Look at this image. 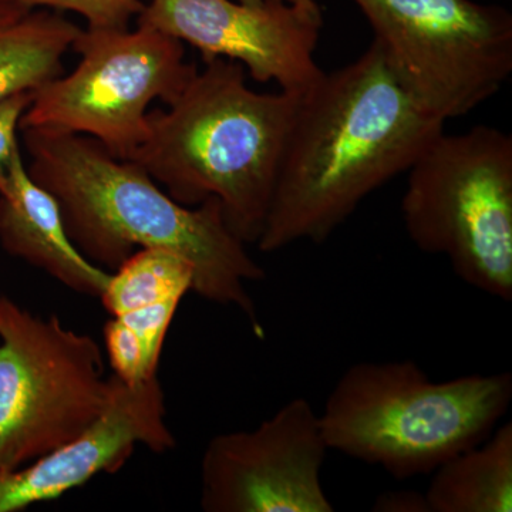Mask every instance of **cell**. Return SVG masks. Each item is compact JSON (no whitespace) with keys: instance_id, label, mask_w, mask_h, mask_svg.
<instances>
[{"instance_id":"obj_1","label":"cell","mask_w":512,"mask_h":512,"mask_svg":"<svg viewBox=\"0 0 512 512\" xmlns=\"http://www.w3.org/2000/svg\"><path fill=\"white\" fill-rule=\"evenodd\" d=\"M444 124L400 86L375 42L323 72L301 96L256 247L322 244L367 195L406 173Z\"/></svg>"},{"instance_id":"obj_2","label":"cell","mask_w":512,"mask_h":512,"mask_svg":"<svg viewBox=\"0 0 512 512\" xmlns=\"http://www.w3.org/2000/svg\"><path fill=\"white\" fill-rule=\"evenodd\" d=\"M22 133L29 174L59 202L67 234L87 259L117 269L137 247L173 252L192 266V291L237 308L264 336L248 292V284L264 281V268L231 231L217 198L180 204L143 167L92 137L47 128Z\"/></svg>"},{"instance_id":"obj_3","label":"cell","mask_w":512,"mask_h":512,"mask_svg":"<svg viewBox=\"0 0 512 512\" xmlns=\"http://www.w3.org/2000/svg\"><path fill=\"white\" fill-rule=\"evenodd\" d=\"M204 63L173 103L148 111L146 140L128 160L187 207L217 198L231 231L256 245L302 94L254 92L241 64Z\"/></svg>"},{"instance_id":"obj_4","label":"cell","mask_w":512,"mask_h":512,"mask_svg":"<svg viewBox=\"0 0 512 512\" xmlns=\"http://www.w3.org/2000/svg\"><path fill=\"white\" fill-rule=\"evenodd\" d=\"M511 400L510 372L436 382L413 360L360 362L340 376L319 420L329 450L407 480L488 439Z\"/></svg>"},{"instance_id":"obj_5","label":"cell","mask_w":512,"mask_h":512,"mask_svg":"<svg viewBox=\"0 0 512 512\" xmlns=\"http://www.w3.org/2000/svg\"><path fill=\"white\" fill-rule=\"evenodd\" d=\"M404 228L461 281L512 301V137L497 127L444 130L410 165Z\"/></svg>"},{"instance_id":"obj_6","label":"cell","mask_w":512,"mask_h":512,"mask_svg":"<svg viewBox=\"0 0 512 512\" xmlns=\"http://www.w3.org/2000/svg\"><path fill=\"white\" fill-rule=\"evenodd\" d=\"M99 343L0 296V470L79 439L109 409L120 379Z\"/></svg>"},{"instance_id":"obj_7","label":"cell","mask_w":512,"mask_h":512,"mask_svg":"<svg viewBox=\"0 0 512 512\" xmlns=\"http://www.w3.org/2000/svg\"><path fill=\"white\" fill-rule=\"evenodd\" d=\"M400 86L446 123L476 110L512 73V16L473 0H353Z\"/></svg>"},{"instance_id":"obj_8","label":"cell","mask_w":512,"mask_h":512,"mask_svg":"<svg viewBox=\"0 0 512 512\" xmlns=\"http://www.w3.org/2000/svg\"><path fill=\"white\" fill-rule=\"evenodd\" d=\"M73 50L76 69L35 92L20 130L92 137L120 160L146 140L151 103H173L198 72L183 42L144 26L82 29Z\"/></svg>"},{"instance_id":"obj_9","label":"cell","mask_w":512,"mask_h":512,"mask_svg":"<svg viewBox=\"0 0 512 512\" xmlns=\"http://www.w3.org/2000/svg\"><path fill=\"white\" fill-rule=\"evenodd\" d=\"M329 451L309 400H289L254 430L212 437L201 460V508L335 511L320 477Z\"/></svg>"},{"instance_id":"obj_10","label":"cell","mask_w":512,"mask_h":512,"mask_svg":"<svg viewBox=\"0 0 512 512\" xmlns=\"http://www.w3.org/2000/svg\"><path fill=\"white\" fill-rule=\"evenodd\" d=\"M137 25L195 47L204 62H237L255 82L284 92L303 94L323 74L315 57L322 15L286 0H150Z\"/></svg>"},{"instance_id":"obj_11","label":"cell","mask_w":512,"mask_h":512,"mask_svg":"<svg viewBox=\"0 0 512 512\" xmlns=\"http://www.w3.org/2000/svg\"><path fill=\"white\" fill-rule=\"evenodd\" d=\"M137 444L158 454L177 446L157 375L136 384L120 380L109 409L79 439L16 470H0V512L26 510L63 497L101 473H117Z\"/></svg>"},{"instance_id":"obj_12","label":"cell","mask_w":512,"mask_h":512,"mask_svg":"<svg viewBox=\"0 0 512 512\" xmlns=\"http://www.w3.org/2000/svg\"><path fill=\"white\" fill-rule=\"evenodd\" d=\"M0 244L60 284L100 298L109 272L93 264L73 244L59 202L29 174L22 153L10 167L0 190Z\"/></svg>"},{"instance_id":"obj_13","label":"cell","mask_w":512,"mask_h":512,"mask_svg":"<svg viewBox=\"0 0 512 512\" xmlns=\"http://www.w3.org/2000/svg\"><path fill=\"white\" fill-rule=\"evenodd\" d=\"M430 476L424 493L430 512H511L512 424L498 426Z\"/></svg>"},{"instance_id":"obj_14","label":"cell","mask_w":512,"mask_h":512,"mask_svg":"<svg viewBox=\"0 0 512 512\" xmlns=\"http://www.w3.org/2000/svg\"><path fill=\"white\" fill-rule=\"evenodd\" d=\"M82 28L59 13L29 10L0 23V101L35 93L64 73L63 57Z\"/></svg>"},{"instance_id":"obj_15","label":"cell","mask_w":512,"mask_h":512,"mask_svg":"<svg viewBox=\"0 0 512 512\" xmlns=\"http://www.w3.org/2000/svg\"><path fill=\"white\" fill-rule=\"evenodd\" d=\"M194 271L184 258L158 248H143L128 256L110 274L100 295L113 316L165 301H181L192 291Z\"/></svg>"},{"instance_id":"obj_16","label":"cell","mask_w":512,"mask_h":512,"mask_svg":"<svg viewBox=\"0 0 512 512\" xmlns=\"http://www.w3.org/2000/svg\"><path fill=\"white\" fill-rule=\"evenodd\" d=\"M29 10H69L86 19L89 29H128L144 8L143 0H5Z\"/></svg>"},{"instance_id":"obj_17","label":"cell","mask_w":512,"mask_h":512,"mask_svg":"<svg viewBox=\"0 0 512 512\" xmlns=\"http://www.w3.org/2000/svg\"><path fill=\"white\" fill-rule=\"evenodd\" d=\"M104 343L114 375L127 384H136L157 375V367L151 365L143 348L126 323L113 318L104 326Z\"/></svg>"},{"instance_id":"obj_18","label":"cell","mask_w":512,"mask_h":512,"mask_svg":"<svg viewBox=\"0 0 512 512\" xmlns=\"http://www.w3.org/2000/svg\"><path fill=\"white\" fill-rule=\"evenodd\" d=\"M180 302L173 299V301L154 303V305L144 306L136 311L113 316V318L126 323L128 328L136 333L137 338L143 343L148 360L157 369L161 352H163L165 336H167Z\"/></svg>"},{"instance_id":"obj_19","label":"cell","mask_w":512,"mask_h":512,"mask_svg":"<svg viewBox=\"0 0 512 512\" xmlns=\"http://www.w3.org/2000/svg\"><path fill=\"white\" fill-rule=\"evenodd\" d=\"M35 99V93H19L0 101V190L6 183L10 167L22 153L18 141L20 121Z\"/></svg>"},{"instance_id":"obj_20","label":"cell","mask_w":512,"mask_h":512,"mask_svg":"<svg viewBox=\"0 0 512 512\" xmlns=\"http://www.w3.org/2000/svg\"><path fill=\"white\" fill-rule=\"evenodd\" d=\"M376 512H430L426 495L413 490L389 491L380 494L373 505Z\"/></svg>"},{"instance_id":"obj_21","label":"cell","mask_w":512,"mask_h":512,"mask_svg":"<svg viewBox=\"0 0 512 512\" xmlns=\"http://www.w3.org/2000/svg\"><path fill=\"white\" fill-rule=\"evenodd\" d=\"M26 12H29V9L0 0V23L19 18V16L25 15Z\"/></svg>"},{"instance_id":"obj_22","label":"cell","mask_w":512,"mask_h":512,"mask_svg":"<svg viewBox=\"0 0 512 512\" xmlns=\"http://www.w3.org/2000/svg\"><path fill=\"white\" fill-rule=\"evenodd\" d=\"M299 8L306 10V12L313 13V15H322L318 3L315 0H299Z\"/></svg>"},{"instance_id":"obj_23","label":"cell","mask_w":512,"mask_h":512,"mask_svg":"<svg viewBox=\"0 0 512 512\" xmlns=\"http://www.w3.org/2000/svg\"><path fill=\"white\" fill-rule=\"evenodd\" d=\"M238 2L247 3V5H259V3H262V0H238ZM286 2L295 3V5L299 6V0H286Z\"/></svg>"}]
</instances>
